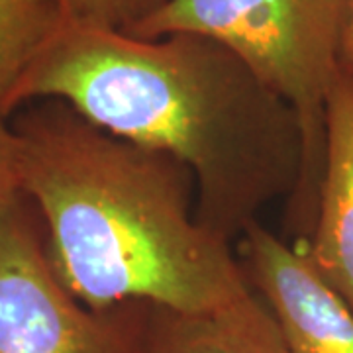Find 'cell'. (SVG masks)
I'll list each match as a JSON object with an SVG mask.
<instances>
[{
    "label": "cell",
    "mask_w": 353,
    "mask_h": 353,
    "mask_svg": "<svg viewBox=\"0 0 353 353\" xmlns=\"http://www.w3.org/2000/svg\"><path fill=\"white\" fill-rule=\"evenodd\" d=\"M69 104L118 138L169 153L196 181V220L234 243L301 189L303 124L240 57L196 34L138 38L65 18L16 88Z\"/></svg>",
    "instance_id": "6da1fadb"
},
{
    "label": "cell",
    "mask_w": 353,
    "mask_h": 353,
    "mask_svg": "<svg viewBox=\"0 0 353 353\" xmlns=\"http://www.w3.org/2000/svg\"><path fill=\"white\" fill-rule=\"evenodd\" d=\"M18 189L51 263L90 310L150 303L212 310L252 289L232 245L196 220V181L169 153L94 126L50 101L12 124Z\"/></svg>",
    "instance_id": "7a4b0ae2"
},
{
    "label": "cell",
    "mask_w": 353,
    "mask_h": 353,
    "mask_svg": "<svg viewBox=\"0 0 353 353\" xmlns=\"http://www.w3.org/2000/svg\"><path fill=\"white\" fill-rule=\"evenodd\" d=\"M347 0H167L128 34H196L234 51L289 102L303 124L306 163L287 220L301 241L312 232L324 165L326 101L340 75V36Z\"/></svg>",
    "instance_id": "3957f363"
},
{
    "label": "cell",
    "mask_w": 353,
    "mask_h": 353,
    "mask_svg": "<svg viewBox=\"0 0 353 353\" xmlns=\"http://www.w3.org/2000/svg\"><path fill=\"white\" fill-rule=\"evenodd\" d=\"M138 303L90 310L51 263L22 192L0 204V353H136Z\"/></svg>",
    "instance_id": "277c9868"
},
{
    "label": "cell",
    "mask_w": 353,
    "mask_h": 353,
    "mask_svg": "<svg viewBox=\"0 0 353 353\" xmlns=\"http://www.w3.org/2000/svg\"><path fill=\"white\" fill-rule=\"evenodd\" d=\"M238 261L277 320L289 353H353V312L310 265L299 243H287L255 222L238 240Z\"/></svg>",
    "instance_id": "5b68a950"
},
{
    "label": "cell",
    "mask_w": 353,
    "mask_h": 353,
    "mask_svg": "<svg viewBox=\"0 0 353 353\" xmlns=\"http://www.w3.org/2000/svg\"><path fill=\"white\" fill-rule=\"evenodd\" d=\"M299 245L316 273L353 312V75L343 71L326 101L314 224Z\"/></svg>",
    "instance_id": "8992f818"
},
{
    "label": "cell",
    "mask_w": 353,
    "mask_h": 353,
    "mask_svg": "<svg viewBox=\"0 0 353 353\" xmlns=\"http://www.w3.org/2000/svg\"><path fill=\"white\" fill-rule=\"evenodd\" d=\"M136 353H289L275 316L250 289L212 310L138 303Z\"/></svg>",
    "instance_id": "52a82bcc"
},
{
    "label": "cell",
    "mask_w": 353,
    "mask_h": 353,
    "mask_svg": "<svg viewBox=\"0 0 353 353\" xmlns=\"http://www.w3.org/2000/svg\"><path fill=\"white\" fill-rule=\"evenodd\" d=\"M65 18L59 0H0V112H12L20 81Z\"/></svg>",
    "instance_id": "ba28073f"
},
{
    "label": "cell",
    "mask_w": 353,
    "mask_h": 353,
    "mask_svg": "<svg viewBox=\"0 0 353 353\" xmlns=\"http://www.w3.org/2000/svg\"><path fill=\"white\" fill-rule=\"evenodd\" d=\"M167 0H59L69 20L128 30Z\"/></svg>",
    "instance_id": "9c48e42d"
},
{
    "label": "cell",
    "mask_w": 353,
    "mask_h": 353,
    "mask_svg": "<svg viewBox=\"0 0 353 353\" xmlns=\"http://www.w3.org/2000/svg\"><path fill=\"white\" fill-rule=\"evenodd\" d=\"M6 118V114L0 112V204L20 192L16 173V136Z\"/></svg>",
    "instance_id": "30bf717a"
},
{
    "label": "cell",
    "mask_w": 353,
    "mask_h": 353,
    "mask_svg": "<svg viewBox=\"0 0 353 353\" xmlns=\"http://www.w3.org/2000/svg\"><path fill=\"white\" fill-rule=\"evenodd\" d=\"M340 71L353 75V0H347L340 36Z\"/></svg>",
    "instance_id": "8fae6325"
}]
</instances>
